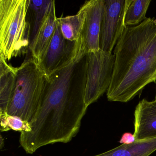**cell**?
<instances>
[{"label":"cell","instance_id":"obj_1","mask_svg":"<svg viewBox=\"0 0 156 156\" xmlns=\"http://www.w3.org/2000/svg\"><path fill=\"white\" fill-rule=\"evenodd\" d=\"M87 53L76 42L69 59L51 76L30 124L31 130L20 136L21 146L33 154L43 146L70 142L79 131L87 108L84 103Z\"/></svg>","mask_w":156,"mask_h":156},{"label":"cell","instance_id":"obj_2","mask_svg":"<svg viewBox=\"0 0 156 156\" xmlns=\"http://www.w3.org/2000/svg\"><path fill=\"white\" fill-rule=\"evenodd\" d=\"M113 76L108 100L127 103L156 82V19L126 26L114 48Z\"/></svg>","mask_w":156,"mask_h":156},{"label":"cell","instance_id":"obj_3","mask_svg":"<svg viewBox=\"0 0 156 156\" xmlns=\"http://www.w3.org/2000/svg\"><path fill=\"white\" fill-rule=\"evenodd\" d=\"M30 0H0V57L6 61L26 53L31 26L27 20Z\"/></svg>","mask_w":156,"mask_h":156},{"label":"cell","instance_id":"obj_4","mask_svg":"<svg viewBox=\"0 0 156 156\" xmlns=\"http://www.w3.org/2000/svg\"><path fill=\"white\" fill-rule=\"evenodd\" d=\"M47 83L37 62L32 57L17 67L16 83L7 113L30 122L41 104Z\"/></svg>","mask_w":156,"mask_h":156},{"label":"cell","instance_id":"obj_5","mask_svg":"<svg viewBox=\"0 0 156 156\" xmlns=\"http://www.w3.org/2000/svg\"><path fill=\"white\" fill-rule=\"evenodd\" d=\"M115 56L102 50L86 54L84 103L88 107L107 92L112 81Z\"/></svg>","mask_w":156,"mask_h":156},{"label":"cell","instance_id":"obj_6","mask_svg":"<svg viewBox=\"0 0 156 156\" xmlns=\"http://www.w3.org/2000/svg\"><path fill=\"white\" fill-rule=\"evenodd\" d=\"M129 0H105L100 30V49L112 53L125 26V14Z\"/></svg>","mask_w":156,"mask_h":156},{"label":"cell","instance_id":"obj_7","mask_svg":"<svg viewBox=\"0 0 156 156\" xmlns=\"http://www.w3.org/2000/svg\"><path fill=\"white\" fill-rule=\"evenodd\" d=\"M75 42L65 39L57 23L56 28L48 49L41 61L38 64L46 78L51 76L71 55Z\"/></svg>","mask_w":156,"mask_h":156},{"label":"cell","instance_id":"obj_8","mask_svg":"<svg viewBox=\"0 0 156 156\" xmlns=\"http://www.w3.org/2000/svg\"><path fill=\"white\" fill-rule=\"evenodd\" d=\"M86 17L82 34L87 53L100 50L99 38L105 0H90L83 5Z\"/></svg>","mask_w":156,"mask_h":156},{"label":"cell","instance_id":"obj_9","mask_svg":"<svg viewBox=\"0 0 156 156\" xmlns=\"http://www.w3.org/2000/svg\"><path fill=\"white\" fill-rule=\"evenodd\" d=\"M136 140L156 137V99H144L139 102L134 112V133Z\"/></svg>","mask_w":156,"mask_h":156},{"label":"cell","instance_id":"obj_10","mask_svg":"<svg viewBox=\"0 0 156 156\" xmlns=\"http://www.w3.org/2000/svg\"><path fill=\"white\" fill-rule=\"evenodd\" d=\"M57 18L55 5L30 44L29 50L32 57L38 64L41 61L51 41L57 25Z\"/></svg>","mask_w":156,"mask_h":156},{"label":"cell","instance_id":"obj_11","mask_svg":"<svg viewBox=\"0 0 156 156\" xmlns=\"http://www.w3.org/2000/svg\"><path fill=\"white\" fill-rule=\"evenodd\" d=\"M17 70L0 57V113H7L16 87Z\"/></svg>","mask_w":156,"mask_h":156},{"label":"cell","instance_id":"obj_12","mask_svg":"<svg viewBox=\"0 0 156 156\" xmlns=\"http://www.w3.org/2000/svg\"><path fill=\"white\" fill-rule=\"evenodd\" d=\"M156 150V137L136 140L122 144L104 153L94 156H149Z\"/></svg>","mask_w":156,"mask_h":156},{"label":"cell","instance_id":"obj_13","mask_svg":"<svg viewBox=\"0 0 156 156\" xmlns=\"http://www.w3.org/2000/svg\"><path fill=\"white\" fill-rule=\"evenodd\" d=\"M86 17V12L83 6L76 15L57 18V23L66 40L75 42L80 39L83 31Z\"/></svg>","mask_w":156,"mask_h":156},{"label":"cell","instance_id":"obj_14","mask_svg":"<svg viewBox=\"0 0 156 156\" xmlns=\"http://www.w3.org/2000/svg\"><path fill=\"white\" fill-rule=\"evenodd\" d=\"M55 5L53 0H30L29 10L31 12L32 17L30 23L31 26L30 44L34 40L40 27Z\"/></svg>","mask_w":156,"mask_h":156},{"label":"cell","instance_id":"obj_15","mask_svg":"<svg viewBox=\"0 0 156 156\" xmlns=\"http://www.w3.org/2000/svg\"><path fill=\"white\" fill-rule=\"evenodd\" d=\"M151 0H129L125 14V26L139 25L147 17L146 13L149 7Z\"/></svg>","mask_w":156,"mask_h":156},{"label":"cell","instance_id":"obj_16","mask_svg":"<svg viewBox=\"0 0 156 156\" xmlns=\"http://www.w3.org/2000/svg\"><path fill=\"white\" fill-rule=\"evenodd\" d=\"M8 126L10 129L21 132H29L31 130L30 124L28 121L17 116L8 115L7 117Z\"/></svg>","mask_w":156,"mask_h":156},{"label":"cell","instance_id":"obj_17","mask_svg":"<svg viewBox=\"0 0 156 156\" xmlns=\"http://www.w3.org/2000/svg\"><path fill=\"white\" fill-rule=\"evenodd\" d=\"M136 140V138L134 134L126 132L122 135L119 142L122 144H129L134 143Z\"/></svg>","mask_w":156,"mask_h":156},{"label":"cell","instance_id":"obj_18","mask_svg":"<svg viewBox=\"0 0 156 156\" xmlns=\"http://www.w3.org/2000/svg\"><path fill=\"white\" fill-rule=\"evenodd\" d=\"M8 114L7 113H0V119H1V128L0 130L2 132L9 131L10 130L8 126L7 117Z\"/></svg>","mask_w":156,"mask_h":156},{"label":"cell","instance_id":"obj_19","mask_svg":"<svg viewBox=\"0 0 156 156\" xmlns=\"http://www.w3.org/2000/svg\"><path fill=\"white\" fill-rule=\"evenodd\" d=\"M0 147L1 149H2V147H4V139L2 138V136H1V139H0Z\"/></svg>","mask_w":156,"mask_h":156},{"label":"cell","instance_id":"obj_20","mask_svg":"<svg viewBox=\"0 0 156 156\" xmlns=\"http://www.w3.org/2000/svg\"><path fill=\"white\" fill-rule=\"evenodd\" d=\"M155 99H156V96H155Z\"/></svg>","mask_w":156,"mask_h":156},{"label":"cell","instance_id":"obj_21","mask_svg":"<svg viewBox=\"0 0 156 156\" xmlns=\"http://www.w3.org/2000/svg\"></svg>","mask_w":156,"mask_h":156}]
</instances>
